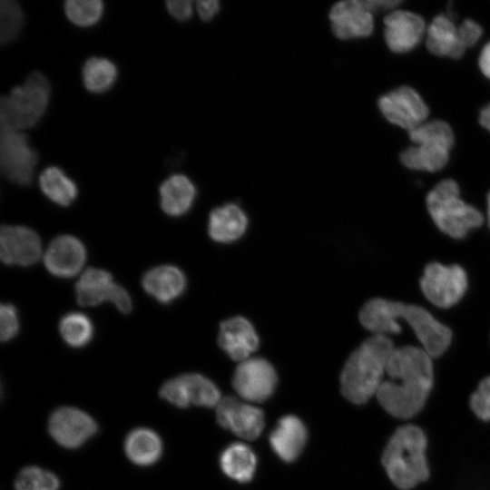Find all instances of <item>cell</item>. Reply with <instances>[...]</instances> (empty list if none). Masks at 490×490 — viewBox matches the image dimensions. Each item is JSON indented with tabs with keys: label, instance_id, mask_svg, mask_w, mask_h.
I'll return each mask as SVG.
<instances>
[{
	"label": "cell",
	"instance_id": "1",
	"mask_svg": "<svg viewBox=\"0 0 490 490\" xmlns=\"http://www.w3.org/2000/svg\"><path fill=\"white\" fill-rule=\"evenodd\" d=\"M388 377L376 397L391 416L408 419L425 406L433 386L432 357L421 348H395L386 368Z\"/></svg>",
	"mask_w": 490,
	"mask_h": 490
},
{
	"label": "cell",
	"instance_id": "2",
	"mask_svg": "<svg viewBox=\"0 0 490 490\" xmlns=\"http://www.w3.org/2000/svg\"><path fill=\"white\" fill-rule=\"evenodd\" d=\"M402 318L414 330L424 348L432 358L441 356L449 347L452 332L426 309L380 298L368 300L359 312L362 326L374 334H397Z\"/></svg>",
	"mask_w": 490,
	"mask_h": 490
},
{
	"label": "cell",
	"instance_id": "3",
	"mask_svg": "<svg viewBox=\"0 0 490 490\" xmlns=\"http://www.w3.org/2000/svg\"><path fill=\"white\" fill-rule=\"evenodd\" d=\"M395 347L386 335L374 334L348 357L340 375L342 395L362 405L377 394Z\"/></svg>",
	"mask_w": 490,
	"mask_h": 490
},
{
	"label": "cell",
	"instance_id": "4",
	"mask_svg": "<svg viewBox=\"0 0 490 490\" xmlns=\"http://www.w3.org/2000/svg\"><path fill=\"white\" fill-rule=\"evenodd\" d=\"M426 444L424 431L415 425L398 427L389 438L382 455V465L397 488L409 490L428 478Z\"/></svg>",
	"mask_w": 490,
	"mask_h": 490
},
{
	"label": "cell",
	"instance_id": "5",
	"mask_svg": "<svg viewBox=\"0 0 490 490\" xmlns=\"http://www.w3.org/2000/svg\"><path fill=\"white\" fill-rule=\"evenodd\" d=\"M426 206L439 230L455 239L465 237L484 220L479 211L461 200L458 185L450 179L440 181L428 192Z\"/></svg>",
	"mask_w": 490,
	"mask_h": 490
},
{
	"label": "cell",
	"instance_id": "6",
	"mask_svg": "<svg viewBox=\"0 0 490 490\" xmlns=\"http://www.w3.org/2000/svg\"><path fill=\"white\" fill-rule=\"evenodd\" d=\"M50 93L47 78L38 71L31 73L23 84L2 96L0 122L18 130L35 125L47 108Z\"/></svg>",
	"mask_w": 490,
	"mask_h": 490
},
{
	"label": "cell",
	"instance_id": "7",
	"mask_svg": "<svg viewBox=\"0 0 490 490\" xmlns=\"http://www.w3.org/2000/svg\"><path fill=\"white\" fill-rule=\"evenodd\" d=\"M414 143L400 154L401 162L407 168L436 172L445 167L454 144L451 127L445 122H426L408 132Z\"/></svg>",
	"mask_w": 490,
	"mask_h": 490
},
{
	"label": "cell",
	"instance_id": "8",
	"mask_svg": "<svg viewBox=\"0 0 490 490\" xmlns=\"http://www.w3.org/2000/svg\"><path fill=\"white\" fill-rule=\"evenodd\" d=\"M38 161L27 136L8 124L0 122V169L10 181L20 186L31 183Z\"/></svg>",
	"mask_w": 490,
	"mask_h": 490
},
{
	"label": "cell",
	"instance_id": "9",
	"mask_svg": "<svg viewBox=\"0 0 490 490\" xmlns=\"http://www.w3.org/2000/svg\"><path fill=\"white\" fill-rule=\"evenodd\" d=\"M420 287L432 304L446 309L456 304L464 296L467 277L458 265L445 266L432 262L425 268Z\"/></svg>",
	"mask_w": 490,
	"mask_h": 490
},
{
	"label": "cell",
	"instance_id": "10",
	"mask_svg": "<svg viewBox=\"0 0 490 490\" xmlns=\"http://www.w3.org/2000/svg\"><path fill=\"white\" fill-rule=\"evenodd\" d=\"M75 294L81 306L92 307L110 301L122 313L132 310L131 296L121 285L113 282L112 275L104 270H86L75 285Z\"/></svg>",
	"mask_w": 490,
	"mask_h": 490
},
{
	"label": "cell",
	"instance_id": "11",
	"mask_svg": "<svg viewBox=\"0 0 490 490\" xmlns=\"http://www.w3.org/2000/svg\"><path fill=\"white\" fill-rule=\"evenodd\" d=\"M273 366L261 358H250L239 363L232 376V386L245 401L260 403L269 399L277 386Z\"/></svg>",
	"mask_w": 490,
	"mask_h": 490
},
{
	"label": "cell",
	"instance_id": "12",
	"mask_svg": "<svg viewBox=\"0 0 490 490\" xmlns=\"http://www.w3.org/2000/svg\"><path fill=\"white\" fill-rule=\"evenodd\" d=\"M162 398L178 407L191 405L199 407H216L221 399L217 386L208 377L187 373L165 382L161 389Z\"/></svg>",
	"mask_w": 490,
	"mask_h": 490
},
{
	"label": "cell",
	"instance_id": "13",
	"mask_svg": "<svg viewBox=\"0 0 490 490\" xmlns=\"http://www.w3.org/2000/svg\"><path fill=\"white\" fill-rule=\"evenodd\" d=\"M378 107L385 118L408 132L426 122L429 110L420 95L402 86L382 95Z\"/></svg>",
	"mask_w": 490,
	"mask_h": 490
},
{
	"label": "cell",
	"instance_id": "14",
	"mask_svg": "<svg viewBox=\"0 0 490 490\" xmlns=\"http://www.w3.org/2000/svg\"><path fill=\"white\" fill-rule=\"evenodd\" d=\"M218 424L245 440H254L265 426L262 410L233 397H225L216 406Z\"/></svg>",
	"mask_w": 490,
	"mask_h": 490
},
{
	"label": "cell",
	"instance_id": "15",
	"mask_svg": "<svg viewBox=\"0 0 490 490\" xmlns=\"http://www.w3.org/2000/svg\"><path fill=\"white\" fill-rule=\"evenodd\" d=\"M97 428L94 419L76 407H59L48 421L51 436L66 448L79 447L96 433Z\"/></svg>",
	"mask_w": 490,
	"mask_h": 490
},
{
	"label": "cell",
	"instance_id": "16",
	"mask_svg": "<svg viewBox=\"0 0 490 490\" xmlns=\"http://www.w3.org/2000/svg\"><path fill=\"white\" fill-rule=\"evenodd\" d=\"M42 252L37 233L25 226H3L0 232V257L6 265L30 266Z\"/></svg>",
	"mask_w": 490,
	"mask_h": 490
},
{
	"label": "cell",
	"instance_id": "17",
	"mask_svg": "<svg viewBox=\"0 0 490 490\" xmlns=\"http://www.w3.org/2000/svg\"><path fill=\"white\" fill-rule=\"evenodd\" d=\"M328 17L334 35L341 40L367 37L374 29V18L362 0H347L336 3Z\"/></svg>",
	"mask_w": 490,
	"mask_h": 490
},
{
	"label": "cell",
	"instance_id": "18",
	"mask_svg": "<svg viewBox=\"0 0 490 490\" xmlns=\"http://www.w3.org/2000/svg\"><path fill=\"white\" fill-rule=\"evenodd\" d=\"M385 40L395 53H407L416 47L425 33V21L412 12L394 10L384 18Z\"/></svg>",
	"mask_w": 490,
	"mask_h": 490
},
{
	"label": "cell",
	"instance_id": "19",
	"mask_svg": "<svg viewBox=\"0 0 490 490\" xmlns=\"http://www.w3.org/2000/svg\"><path fill=\"white\" fill-rule=\"evenodd\" d=\"M44 264L54 276L70 278L77 274L86 260L83 244L74 236L55 238L44 253Z\"/></svg>",
	"mask_w": 490,
	"mask_h": 490
},
{
	"label": "cell",
	"instance_id": "20",
	"mask_svg": "<svg viewBox=\"0 0 490 490\" xmlns=\"http://www.w3.org/2000/svg\"><path fill=\"white\" fill-rule=\"evenodd\" d=\"M218 343L231 359L241 362L250 358L260 340L252 324L238 316L221 322Z\"/></svg>",
	"mask_w": 490,
	"mask_h": 490
},
{
	"label": "cell",
	"instance_id": "21",
	"mask_svg": "<svg viewBox=\"0 0 490 490\" xmlns=\"http://www.w3.org/2000/svg\"><path fill=\"white\" fill-rule=\"evenodd\" d=\"M308 438L304 423L294 415H286L270 435V446L276 456L286 463L295 461L303 451Z\"/></svg>",
	"mask_w": 490,
	"mask_h": 490
},
{
	"label": "cell",
	"instance_id": "22",
	"mask_svg": "<svg viewBox=\"0 0 490 490\" xmlns=\"http://www.w3.org/2000/svg\"><path fill=\"white\" fill-rule=\"evenodd\" d=\"M186 277L177 267L163 265L148 270L142 277L143 289L161 303H170L186 289Z\"/></svg>",
	"mask_w": 490,
	"mask_h": 490
},
{
	"label": "cell",
	"instance_id": "23",
	"mask_svg": "<svg viewBox=\"0 0 490 490\" xmlns=\"http://www.w3.org/2000/svg\"><path fill=\"white\" fill-rule=\"evenodd\" d=\"M247 226L248 218L242 209L237 204L228 203L211 211L208 232L213 240L229 243L240 239Z\"/></svg>",
	"mask_w": 490,
	"mask_h": 490
},
{
	"label": "cell",
	"instance_id": "24",
	"mask_svg": "<svg viewBox=\"0 0 490 490\" xmlns=\"http://www.w3.org/2000/svg\"><path fill=\"white\" fill-rule=\"evenodd\" d=\"M426 44L430 53L440 56L460 58L466 51L458 26L444 15L436 16L429 24Z\"/></svg>",
	"mask_w": 490,
	"mask_h": 490
},
{
	"label": "cell",
	"instance_id": "25",
	"mask_svg": "<svg viewBox=\"0 0 490 490\" xmlns=\"http://www.w3.org/2000/svg\"><path fill=\"white\" fill-rule=\"evenodd\" d=\"M196 196V188L185 175L174 174L160 187V202L162 211L172 217H179L191 209Z\"/></svg>",
	"mask_w": 490,
	"mask_h": 490
},
{
	"label": "cell",
	"instance_id": "26",
	"mask_svg": "<svg viewBox=\"0 0 490 490\" xmlns=\"http://www.w3.org/2000/svg\"><path fill=\"white\" fill-rule=\"evenodd\" d=\"M222 472L239 483H248L255 474L257 457L246 444L236 442L227 446L220 456Z\"/></svg>",
	"mask_w": 490,
	"mask_h": 490
},
{
	"label": "cell",
	"instance_id": "27",
	"mask_svg": "<svg viewBox=\"0 0 490 490\" xmlns=\"http://www.w3.org/2000/svg\"><path fill=\"white\" fill-rule=\"evenodd\" d=\"M124 451L127 457L135 465L150 466L161 457L162 443L154 431L149 428H136L126 436Z\"/></svg>",
	"mask_w": 490,
	"mask_h": 490
},
{
	"label": "cell",
	"instance_id": "28",
	"mask_svg": "<svg viewBox=\"0 0 490 490\" xmlns=\"http://www.w3.org/2000/svg\"><path fill=\"white\" fill-rule=\"evenodd\" d=\"M43 193L53 202L68 206L78 194L77 186L60 168L50 166L39 177Z\"/></svg>",
	"mask_w": 490,
	"mask_h": 490
},
{
	"label": "cell",
	"instance_id": "29",
	"mask_svg": "<svg viewBox=\"0 0 490 490\" xmlns=\"http://www.w3.org/2000/svg\"><path fill=\"white\" fill-rule=\"evenodd\" d=\"M82 77L84 87L91 93H103L115 83V64L103 57H91L83 64Z\"/></svg>",
	"mask_w": 490,
	"mask_h": 490
},
{
	"label": "cell",
	"instance_id": "30",
	"mask_svg": "<svg viewBox=\"0 0 490 490\" xmlns=\"http://www.w3.org/2000/svg\"><path fill=\"white\" fill-rule=\"evenodd\" d=\"M59 331L67 345L72 348H83L93 338V325L86 315L72 312L62 318Z\"/></svg>",
	"mask_w": 490,
	"mask_h": 490
},
{
	"label": "cell",
	"instance_id": "31",
	"mask_svg": "<svg viewBox=\"0 0 490 490\" xmlns=\"http://www.w3.org/2000/svg\"><path fill=\"white\" fill-rule=\"evenodd\" d=\"M59 487L56 475L34 466L22 469L15 481V490H58Z\"/></svg>",
	"mask_w": 490,
	"mask_h": 490
},
{
	"label": "cell",
	"instance_id": "32",
	"mask_svg": "<svg viewBox=\"0 0 490 490\" xmlns=\"http://www.w3.org/2000/svg\"><path fill=\"white\" fill-rule=\"evenodd\" d=\"M103 11L100 0H68L64 3L67 18L78 26H90L97 23Z\"/></svg>",
	"mask_w": 490,
	"mask_h": 490
},
{
	"label": "cell",
	"instance_id": "33",
	"mask_svg": "<svg viewBox=\"0 0 490 490\" xmlns=\"http://www.w3.org/2000/svg\"><path fill=\"white\" fill-rule=\"evenodd\" d=\"M24 22L20 5L14 0L0 2V42L9 44L19 34Z\"/></svg>",
	"mask_w": 490,
	"mask_h": 490
},
{
	"label": "cell",
	"instance_id": "34",
	"mask_svg": "<svg viewBox=\"0 0 490 490\" xmlns=\"http://www.w3.org/2000/svg\"><path fill=\"white\" fill-rule=\"evenodd\" d=\"M470 407L478 418L490 421V376L481 380L472 394Z\"/></svg>",
	"mask_w": 490,
	"mask_h": 490
},
{
	"label": "cell",
	"instance_id": "35",
	"mask_svg": "<svg viewBox=\"0 0 490 490\" xmlns=\"http://www.w3.org/2000/svg\"><path fill=\"white\" fill-rule=\"evenodd\" d=\"M0 334L3 342L14 338L19 330L17 310L11 304H2L0 309Z\"/></svg>",
	"mask_w": 490,
	"mask_h": 490
},
{
	"label": "cell",
	"instance_id": "36",
	"mask_svg": "<svg viewBox=\"0 0 490 490\" xmlns=\"http://www.w3.org/2000/svg\"><path fill=\"white\" fill-rule=\"evenodd\" d=\"M458 31L462 45L466 50L474 45L482 34L481 26L471 19L465 20L458 26Z\"/></svg>",
	"mask_w": 490,
	"mask_h": 490
},
{
	"label": "cell",
	"instance_id": "37",
	"mask_svg": "<svg viewBox=\"0 0 490 490\" xmlns=\"http://www.w3.org/2000/svg\"><path fill=\"white\" fill-rule=\"evenodd\" d=\"M168 12L179 21H186L192 15V3L189 0H170L166 2Z\"/></svg>",
	"mask_w": 490,
	"mask_h": 490
},
{
	"label": "cell",
	"instance_id": "38",
	"mask_svg": "<svg viewBox=\"0 0 490 490\" xmlns=\"http://www.w3.org/2000/svg\"><path fill=\"white\" fill-rule=\"evenodd\" d=\"M199 16L203 21L211 20L220 10V2L217 0H199L196 2Z\"/></svg>",
	"mask_w": 490,
	"mask_h": 490
},
{
	"label": "cell",
	"instance_id": "39",
	"mask_svg": "<svg viewBox=\"0 0 490 490\" xmlns=\"http://www.w3.org/2000/svg\"><path fill=\"white\" fill-rule=\"evenodd\" d=\"M364 6L371 13L393 10L401 4L397 0H362Z\"/></svg>",
	"mask_w": 490,
	"mask_h": 490
},
{
	"label": "cell",
	"instance_id": "40",
	"mask_svg": "<svg viewBox=\"0 0 490 490\" xmlns=\"http://www.w3.org/2000/svg\"><path fill=\"white\" fill-rule=\"evenodd\" d=\"M479 67L482 73L490 79V42L484 46L481 52Z\"/></svg>",
	"mask_w": 490,
	"mask_h": 490
},
{
	"label": "cell",
	"instance_id": "41",
	"mask_svg": "<svg viewBox=\"0 0 490 490\" xmlns=\"http://www.w3.org/2000/svg\"><path fill=\"white\" fill-rule=\"evenodd\" d=\"M479 122L484 128L490 132V103L481 111Z\"/></svg>",
	"mask_w": 490,
	"mask_h": 490
},
{
	"label": "cell",
	"instance_id": "42",
	"mask_svg": "<svg viewBox=\"0 0 490 490\" xmlns=\"http://www.w3.org/2000/svg\"><path fill=\"white\" fill-rule=\"evenodd\" d=\"M487 217H488V223L490 226V192L487 196Z\"/></svg>",
	"mask_w": 490,
	"mask_h": 490
}]
</instances>
